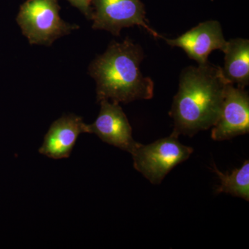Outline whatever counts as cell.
I'll list each match as a JSON object with an SVG mask.
<instances>
[{
	"instance_id": "6da1fadb",
	"label": "cell",
	"mask_w": 249,
	"mask_h": 249,
	"mask_svg": "<svg viewBox=\"0 0 249 249\" xmlns=\"http://www.w3.org/2000/svg\"><path fill=\"white\" fill-rule=\"evenodd\" d=\"M228 84L222 67L210 62L185 69L169 113L174 121L171 135L193 137L213 127L220 116Z\"/></svg>"
},
{
	"instance_id": "7a4b0ae2",
	"label": "cell",
	"mask_w": 249,
	"mask_h": 249,
	"mask_svg": "<svg viewBox=\"0 0 249 249\" xmlns=\"http://www.w3.org/2000/svg\"><path fill=\"white\" fill-rule=\"evenodd\" d=\"M143 57L142 47L128 37L122 42H111L89 67L90 76L96 83L97 102L110 100L128 103L153 97V80L142 76L140 70Z\"/></svg>"
},
{
	"instance_id": "3957f363",
	"label": "cell",
	"mask_w": 249,
	"mask_h": 249,
	"mask_svg": "<svg viewBox=\"0 0 249 249\" xmlns=\"http://www.w3.org/2000/svg\"><path fill=\"white\" fill-rule=\"evenodd\" d=\"M58 0H27L21 5L17 22L30 45L51 46L57 39L79 29L60 18Z\"/></svg>"
},
{
	"instance_id": "277c9868",
	"label": "cell",
	"mask_w": 249,
	"mask_h": 249,
	"mask_svg": "<svg viewBox=\"0 0 249 249\" xmlns=\"http://www.w3.org/2000/svg\"><path fill=\"white\" fill-rule=\"evenodd\" d=\"M193 152L192 147L183 145L178 137L170 135L149 145L139 143L131 155L134 168L152 184L159 185L170 170L188 160Z\"/></svg>"
},
{
	"instance_id": "5b68a950",
	"label": "cell",
	"mask_w": 249,
	"mask_h": 249,
	"mask_svg": "<svg viewBox=\"0 0 249 249\" xmlns=\"http://www.w3.org/2000/svg\"><path fill=\"white\" fill-rule=\"evenodd\" d=\"M92 28L120 36L124 28L139 26L155 37H161L147 22L145 6L141 0H91Z\"/></svg>"
},
{
	"instance_id": "8992f818",
	"label": "cell",
	"mask_w": 249,
	"mask_h": 249,
	"mask_svg": "<svg viewBox=\"0 0 249 249\" xmlns=\"http://www.w3.org/2000/svg\"><path fill=\"white\" fill-rule=\"evenodd\" d=\"M249 132V96L245 88L229 83L226 88L220 116L213 125L214 141L229 140Z\"/></svg>"
},
{
	"instance_id": "52a82bcc",
	"label": "cell",
	"mask_w": 249,
	"mask_h": 249,
	"mask_svg": "<svg viewBox=\"0 0 249 249\" xmlns=\"http://www.w3.org/2000/svg\"><path fill=\"white\" fill-rule=\"evenodd\" d=\"M101 110L92 124H88V133L95 134L103 142L132 154L139 145L132 137V129L119 103L102 100Z\"/></svg>"
},
{
	"instance_id": "ba28073f",
	"label": "cell",
	"mask_w": 249,
	"mask_h": 249,
	"mask_svg": "<svg viewBox=\"0 0 249 249\" xmlns=\"http://www.w3.org/2000/svg\"><path fill=\"white\" fill-rule=\"evenodd\" d=\"M171 47L182 49L190 58L199 65L209 62L210 53L219 49L224 52L227 45L220 23L209 20L187 31L175 39H165Z\"/></svg>"
},
{
	"instance_id": "9c48e42d",
	"label": "cell",
	"mask_w": 249,
	"mask_h": 249,
	"mask_svg": "<svg viewBox=\"0 0 249 249\" xmlns=\"http://www.w3.org/2000/svg\"><path fill=\"white\" fill-rule=\"evenodd\" d=\"M82 133H88V128L80 116H62L49 127L39 152L54 160L69 158Z\"/></svg>"
},
{
	"instance_id": "30bf717a",
	"label": "cell",
	"mask_w": 249,
	"mask_h": 249,
	"mask_svg": "<svg viewBox=\"0 0 249 249\" xmlns=\"http://www.w3.org/2000/svg\"><path fill=\"white\" fill-rule=\"evenodd\" d=\"M223 76L229 83L245 88L249 83V41L236 38L227 41L224 52Z\"/></svg>"
},
{
	"instance_id": "8fae6325",
	"label": "cell",
	"mask_w": 249,
	"mask_h": 249,
	"mask_svg": "<svg viewBox=\"0 0 249 249\" xmlns=\"http://www.w3.org/2000/svg\"><path fill=\"white\" fill-rule=\"evenodd\" d=\"M214 171L221 181L217 193H225L249 201V161L246 160L241 168L231 173H223L214 165Z\"/></svg>"
},
{
	"instance_id": "7c38bea8",
	"label": "cell",
	"mask_w": 249,
	"mask_h": 249,
	"mask_svg": "<svg viewBox=\"0 0 249 249\" xmlns=\"http://www.w3.org/2000/svg\"><path fill=\"white\" fill-rule=\"evenodd\" d=\"M69 2L79 9L85 17L89 19H92L93 9L91 6V0H68Z\"/></svg>"
}]
</instances>
